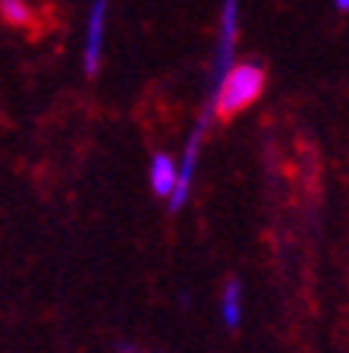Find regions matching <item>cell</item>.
I'll use <instances>...</instances> for the list:
<instances>
[{"label":"cell","mask_w":349,"mask_h":353,"mask_svg":"<svg viewBox=\"0 0 349 353\" xmlns=\"http://www.w3.org/2000/svg\"><path fill=\"white\" fill-rule=\"evenodd\" d=\"M176 183V168L170 154H154L151 158V190L154 196H170Z\"/></svg>","instance_id":"277c9868"},{"label":"cell","mask_w":349,"mask_h":353,"mask_svg":"<svg viewBox=\"0 0 349 353\" xmlns=\"http://www.w3.org/2000/svg\"><path fill=\"white\" fill-rule=\"evenodd\" d=\"M116 353H138V347H132V344H120V347H116Z\"/></svg>","instance_id":"52a82bcc"},{"label":"cell","mask_w":349,"mask_h":353,"mask_svg":"<svg viewBox=\"0 0 349 353\" xmlns=\"http://www.w3.org/2000/svg\"><path fill=\"white\" fill-rule=\"evenodd\" d=\"M107 3L110 0H92L88 10V32H85V76H95L104 54V26H107Z\"/></svg>","instance_id":"3957f363"},{"label":"cell","mask_w":349,"mask_h":353,"mask_svg":"<svg viewBox=\"0 0 349 353\" xmlns=\"http://www.w3.org/2000/svg\"><path fill=\"white\" fill-rule=\"evenodd\" d=\"M240 319H242V287L236 278H230L224 287V325L226 328H236Z\"/></svg>","instance_id":"8992f818"},{"label":"cell","mask_w":349,"mask_h":353,"mask_svg":"<svg viewBox=\"0 0 349 353\" xmlns=\"http://www.w3.org/2000/svg\"><path fill=\"white\" fill-rule=\"evenodd\" d=\"M0 19L16 29H32L35 16H32L29 0H0Z\"/></svg>","instance_id":"5b68a950"},{"label":"cell","mask_w":349,"mask_h":353,"mask_svg":"<svg viewBox=\"0 0 349 353\" xmlns=\"http://www.w3.org/2000/svg\"><path fill=\"white\" fill-rule=\"evenodd\" d=\"M264 92V70L262 63L255 60H246V63H236L226 70V76L220 79L218 92L211 98V110L218 114V120H233L236 114L255 104Z\"/></svg>","instance_id":"6da1fadb"},{"label":"cell","mask_w":349,"mask_h":353,"mask_svg":"<svg viewBox=\"0 0 349 353\" xmlns=\"http://www.w3.org/2000/svg\"><path fill=\"white\" fill-rule=\"evenodd\" d=\"M204 139V123H198L192 130L189 142H186V154H182V170L176 174V183L170 190V212H180L189 199V186H192V176H195V161H198V148H202Z\"/></svg>","instance_id":"7a4b0ae2"},{"label":"cell","mask_w":349,"mask_h":353,"mask_svg":"<svg viewBox=\"0 0 349 353\" xmlns=\"http://www.w3.org/2000/svg\"><path fill=\"white\" fill-rule=\"evenodd\" d=\"M334 7L340 10V13H346V10H349V0H334Z\"/></svg>","instance_id":"ba28073f"}]
</instances>
